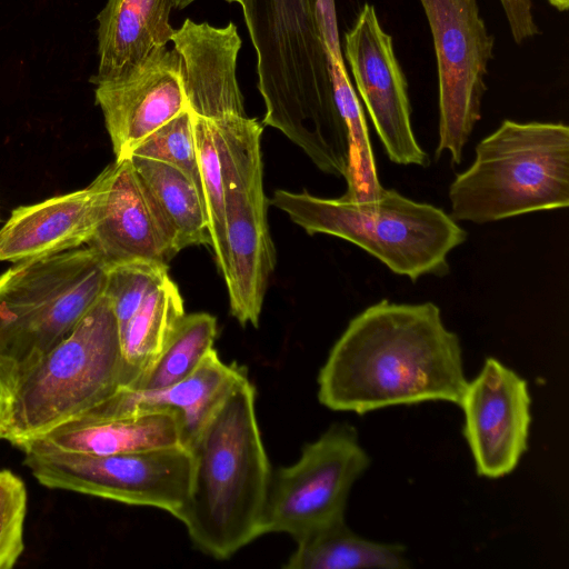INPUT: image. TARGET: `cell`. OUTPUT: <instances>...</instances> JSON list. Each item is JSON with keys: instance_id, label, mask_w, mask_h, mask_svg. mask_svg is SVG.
<instances>
[{"instance_id": "cell-1", "label": "cell", "mask_w": 569, "mask_h": 569, "mask_svg": "<svg viewBox=\"0 0 569 569\" xmlns=\"http://www.w3.org/2000/svg\"><path fill=\"white\" fill-rule=\"evenodd\" d=\"M467 383L460 339L440 308L383 299L352 318L332 346L318 399L357 415L436 401L458 406Z\"/></svg>"}, {"instance_id": "cell-2", "label": "cell", "mask_w": 569, "mask_h": 569, "mask_svg": "<svg viewBox=\"0 0 569 569\" xmlns=\"http://www.w3.org/2000/svg\"><path fill=\"white\" fill-rule=\"evenodd\" d=\"M241 8L257 57L262 124L281 131L321 171L343 167L352 143L335 100L318 0H243Z\"/></svg>"}, {"instance_id": "cell-3", "label": "cell", "mask_w": 569, "mask_h": 569, "mask_svg": "<svg viewBox=\"0 0 569 569\" xmlns=\"http://www.w3.org/2000/svg\"><path fill=\"white\" fill-rule=\"evenodd\" d=\"M254 403V387L246 375L188 446L190 489L179 520L193 545L216 559L231 557L260 536L272 471Z\"/></svg>"}, {"instance_id": "cell-4", "label": "cell", "mask_w": 569, "mask_h": 569, "mask_svg": "<svg viewBox=\"0 0 569 569\" xmlns=\"http://www.w3.org/2000/svg\"><path fill=\"white\" fill-rule=\"evenodd\" d=\"M270 203L307 233L347 240L413 282L427 274H447L449 253L467 239L466 230L442 209L395 189L382 188L377 197L365 200L280 189Z\"/></svg>"}, {"instance_id": "cell-5", "label": "cell", "mask_w": 569, "mask_h": 569, "mask_svg": "<svg viewBox=\"0 0 569 569\" xmlns=\"http://www.w3.org/2000/svg\"><path fill=\"white\" fill-rule=\"evenodd\" d=\"M455 221L487 223L569 204V128L503 120L449 187Z\"/></svg>"}, {"instance_id": "cell-6", "label": "cell", "mask_w": 569, "mask_h": 569, "mask_svg": "<svg viewBox=\"0 0 569 569\" xmlns=\"http://www.w3.org/2000/svg\"><path fill=\"white\" fill-rule=\"evenodd\" d=\"M107 273L88 246L14 262L0 276V380L8 390L72 332L104 293Z\"/></svg>"}, {"instance_id": "cell-7", "label": "cell", "mask_w": 569, "mask_h": 569, "mask_svg": "<svg viewBox=\"0 0 569 569\" xmlns=\"http://www.w3.org/2000/svg\"><path fill=\"white\" fill-rule=\"evenodd\" d=\"M123 387L118 322L103 293L72 332L9 387L13 446L71 420Z\"/></svg>"}, {"instance_id": "cell-8", "label": "cell", "mask_w": 569, "mask_h": 569, "mask_svg": "<svg viewBox=\"0 0 569 569\" xmlns=\"http://www.w3.org/2000/svg\"><path fill=\"white\" fill-rule=\"evenodd\" d=\"M224 188L229 270L224 278L230 311L241 326H258L276 250L267 219L261 136L263 124L248 116L208 119Z\"/></svg>"}, {"instance_id": "cell-9", "label": "cell", "mask_w": 569, "mask_h": 569, "mask_svg": "<svg viewBox=\"0 0 569 569\" xmlns=\"http://www.w3.org/2000/svg\"><path fill=\"white\" fill-rule=\"evenodd\" d=\"M16 447L33 477L49 488L158 508L177 519L188 501L192 458L183 445L104 456L32 440Z\"/></svg>"}, {"instance_id": "cell-10", "label": "cell", "mask_w": 569, "mask_h": 569, "mask_svg": "<svg viewBox=\"0 0 569 569\" xmlns=\"http://www.w3.org/2000/svg\"><path fill=\"white\" fill-rule=\"evenodd\" d=\"M371 458L357 429L331 425L307 443L292 465L271 472L259 533L283 532L295 539L345 520L349 493Z\"/></svg>"}, {"instance_id": "cell-11", "label": "cell", "mask_w": 569, "mask_h": 569, "mask_svg": "<svg viewBox=\"0 0 569 569\" xmlns=\"http://www.w3.org/2000/svg\"><path fill=\"white\" fill-rule=\"evenodd\" d=\"M433 40L439 80V141L435 154L460 164L481 118L485 77L492 59L489 33L477 0H420Z\"/></svg>"}, {"instance_id": "cell-12", "label": "cell", "mask_w": 569, "mask_h": 569, "mask_svg": "<svg viewBox=\"0 0 569 569\" xmlns=\"http://www.w3.org/2000/svg\"><path fill=\"white\" fill-rule=\"evenodd\" d=\"M345 56L357 90L390 161L428 167L430 159L412 130L408 83L396 58L392 38L381 27L376 9L361 8L345 33Z\"/></svg>"}, {"instance_id": "cell-13", "label": "cell", "mask_w": 569, "mask_h": 569, "mask_svg": "<svg viewBox=\"0 0 569 569\" xmlns=\"http://www.w3.org/2000/svg\"><path fill=\"white\" fill-rule=\"evenodd\" d=\"M458 406L478 476L498 479L511 473L528 449V382L500 360L488 357L479 373L468 380Z\"/></svg>"}, {"instance_id": "cell-14", "label": "cell", "mask_w": 569, "mask_h": 569, "mask_svg": "<svg viewBox=\"0 0 569 569\" xmlns=\"http://www.w3.org/2000/svg\"><path fill=\"white\" fill-rule=\"evenodd\" d=\"M93 84L116 160L128 159L143 139L188 109L173 48H159L129 73Z\"/></svg>"}, {"instance_id": "cell-15", "label": "cell", "mask_w": 569, "mask_h": 569, "mask_svg": "<svg viewBox=\"0 0 569 569\" xmlns=\"http://www.w3.org/2000/svg\"><path fill=\"white\" fill-rule=\"evenodd\" d=\"M99 174L98 221L88 246L107 266L132 259L168 264L178 251L131 160H114Z\"/></svg>"}, {"instance_id": "cell-16", "label": "cell", "mask_w": 569, "mask_h": 569, "mask_svg": "<svg viewBox=\"0 0 569 569\" xmlns=\"http://www.w3.org/2000/svg\"><path fill=\"white\" fill-rule=\"evenodd\" d=\"M181 60L188 109L206 119L247 116L237 78L242 40L230 21L216 27L186 19L171 37Z\"/></svg>"}, {"instance_id": "cell-17", "label": "cell", "mask_w": 569, "mask_h": 569, "mask_svg": "<svg viewBox=\"0 0 569 569\" xmlns=\"http://www.w3.org/2000/svg\"><path fill=\"white\" fill-rule=\"evenodd\" d=\"M100 174L86 188L14 209L0 229V260L18 262L88 244L97 221Z\"/></svg>"}, {"instance_id": "cell-18", "label": "cell", "mask_w": 569, "mask_h": 569, "mask_svg": "<svg viewBox=\"0 0 569 569\" xmlns=\"http://www.w3.org/2000/svg\"><path fill=\"white\" fill-rule=\"evenodd\" d=\"M246 375L244 369L236 363L223 362L212 348L198 368L181 381L153 390L120 388L78 417L104 419L143 411H177L182 419L184 445L188 447L212 411Z\"/></svg>"}, {"instance_id": "cell-19", "label": "cell", "mask_w": 569, "mask_h": 569, "mask_svg": "<svg viewBox=\"0 0 569 569\" xmlns=\"http://www.w3.org/2000/svg\"><path fill=\"white\" fill-rule=\"evenodd\" d=\"M173 0H107L97 16L98 70L91 83L122 77L171 42Z\"/></svg>"}, {"instance_id": "cell-20", "label": "cell", "mask_w": 569, "mask_h": 569, "mask_svg": "<svg viewBox=\"0 0 569 569\" xmlns=\"http://www.w3.org/2000/svg\"><path fill=\"white\" fill-rule=\"evenodd\" d=\"M27 440L99 456L186 446L181 416L172 410L104 419L77 417Z\"/></svg>"}, {"instance_id": "cell-21", "label": "cell", "mask_w": 569, "mask_h": 569, "mask_svg": "<svg viewBox=\"0 0 569 569\" xmlns=\"http://www.w3.org/2000/svg\"><path fill=\"white\" fill-rule=\"evenodd\" d=\"M318 13L335 100L349 130L353 150L351 176L342 197L350 200L373 198L383 187L378 178L363 110L343 62L335 0H318Z\"/></svg>"}, {"instance_id": "cell-22", "label": "cell", "mask_w": 569, "mask_h": 569, "mask_svg": "<svg viewBox=\"0 0 569 569\" xmlns=\"http://www.w3.org/2000/svg\"><path fill=\"white\" fill-rule=\"evenodd\" d=\"M287 569H406L410 560L400 543L373 541L340 520L296 539Z\"/></svg>"}, {"instance_id": "cell-23", "label": "cell", "mask_w": 569, "mask_h": 569, "mask_svg": "<svg viewBox=\"0 0 569 569\" xmlns=\"http://www.w3.org/2000/svg\"><path fill=\"white\" fill-rule=\"evenodd\" d=\"M129 159L167 226L176 250L210 246L203 198L194 183L167 162L138 156Z\"/></svg>"}, {"instance_id": "cell-24", "label": "cell", "mask_w": 569, "mask_h": 569, "mask_svg": "<svg viewBox=\"0 0 569 569\" xmlns=\"http://www.w3.org/2000/svg\"><path fill=\"white\" fill-rule=\"evenodd\" d=\"M176 282L167 276L134 315L119 328L123 387L133 383L161 353L184 317Z\"/></svg>"}, {"instance_id": "cell-25", "label": "cell", "mask_w": 569, "mask_h": 569, "mask_svg": "<svg viewBox=\"0 0 569 569\" xmlns=\"http://www.w3.org/2000/svg\"><path fill=\"white\" fill-rule=\"evenodd\" d=\"M217 319L207 312L184 315L168 343L151 366L129 387L160 389L190 376L213 348Z\"/></svg>"}, {"instance_id": "cell-26", "label": "cell", "mask_w": 569, "mask_h": 569, "mask_svg": "<svg viewBox=\"0 0 569 569\" xmlns=\"http://www.w3.org/2000/svg\"><path fill=\"white\" fill-rule=\"evenodd\" d=\"M191 116L210 247L224 279L229 270V253L221 164L209 120L192 112Z\"/></svg>"}, {"instance_id": "cell-27", "label": "cell", "mask_w": 569, "mask_h": 569, "mask_svg": "<svg viewBox=\"0 0 569 569\" xmlns=\"http://www.w3.org/2000/svg\"><path fill=\"white\" fill-rule=\"evenodd\" d=\"M167 276V263L149 259H132L108 266L104 295L111 301L119 328Z\"/></svg>"}, {"instance_id": "cell-28", "label": "cell", "mask_w": 569, "mask_h": 569, "mask_svg": "<svg viewBox=\"0 0 569 569\" xmlns=\"http://www.w3.org/2000/svg\"><path fill=\"white\" fill-rule=\"evenodd\" d=\"M131 156L154 159L177 167L194 183L202 196L192 116L189 109L143 139Z\"/></svg>"}, {"instance_id": "cell-29", "label": "cell", "mask_w": 569, "mask_h": 569, "mask_svg": "<svg viewBox=\"0 0 569 569\" xmlns=\"http://www.w3.org/2000/svg\"><path fill=\"white\" fill-rule=\"evenodd\" d=\"M27 489L20 477L0 470V569L12 568L24 549Z\"/></svg>"}, {"instance_id": "cell-30", "label": "cell", "mask_w": 569, "mask_h": 569, "mask_svg": "<svg viewBox=\"0 0 569 569\" xmlns=\"http://www.w3.org/2000/svg\"><path fill=\"white\" fill-rule=\"evenodd\" d=\"M511 36L520 44L539 34V28L532 13L531 0H500Z\"/></svg>"}, {"instance_id": "cell-31", "label": "cell", "mask_w": 569, "mask_h": 569, "mask_svg": "<svg viewBox=\"0 0 569 569\" xmlns=\"http://www.w3.org/2000/svg\"><path fill=\"white\" fill-rule=\"evenodd\" d=\"M10 420V392L0 380V439H6Z\"/></svg>"}, {"instance_id": "cell-32", "label": "cell", "mask_w": 569, "mask_h": 569, "mask_svg": "<svg viewBox=\"0 0 569 569\" xmlns=\"http://www.w3.org/2000/svg\"><path fill=\"white\" fill-rule=\"evenodd\" d=\"M196 0H173L174 8L177 9H184ZM229 3H239L242 4L243 0H224Z\"/></svg>"}]
</instances>
